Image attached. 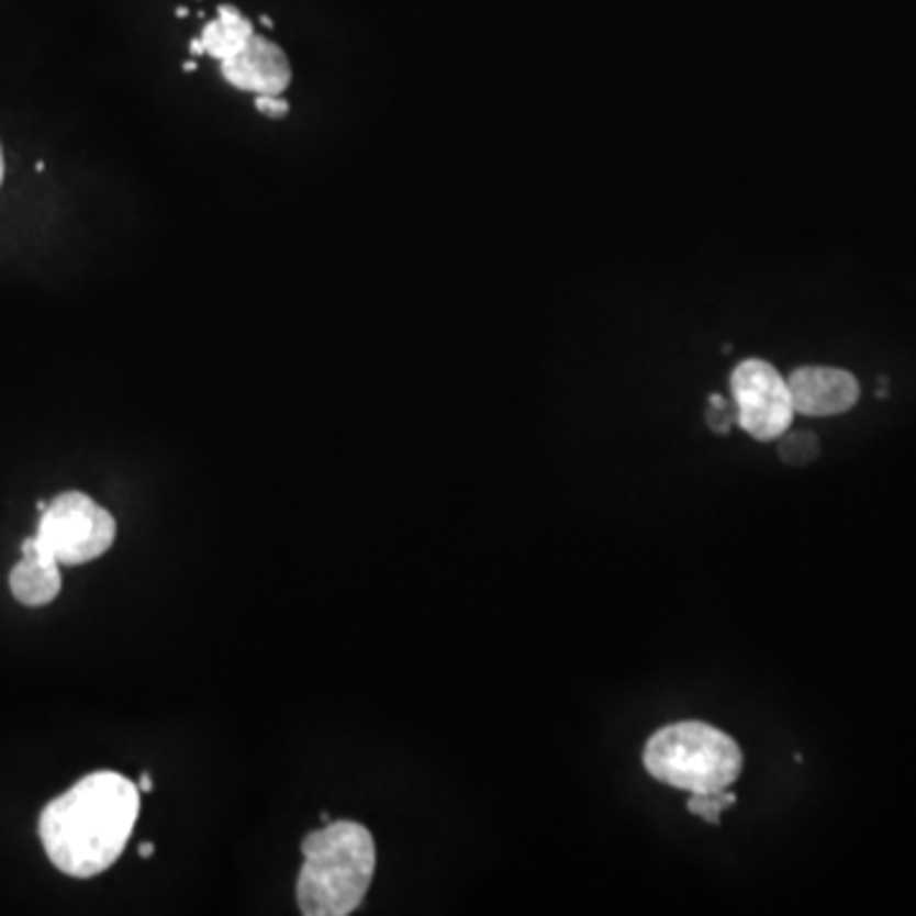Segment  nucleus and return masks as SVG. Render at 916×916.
I'll return each instance as SVG.
<instances>
[{"label": "nucleus", "mask_w": 916, "mask_h": 916, "mask_svg": "<svg viewBox=\"0 0 916 916\" xmlns=\"http://www.w3.org/2000/svg\"><path fill=\"white\" fill-rule=\"evenodd\" d=\"M138 813V784L118 771H94L44 807L38 835L54 868L92 879L123 856Z\"/></svg>", "instance_id": "obj_1"}, {"label": "nucleus", "mask_w": 916, "mask_h": 916, "mask_svg": "<svg viewBox=\"0 0 916 916\" xmlns=\"http://www.w3.org/2000/svg\"><path fill=\"white\" fill-rule=\"evenodd\" d=\"M295 898L305 916H347L365 902L375 875V838L365 825L339 819L309 833Z\"/></svg>", "instance_id": "obj_2"}, {"label": "nucleus", "mask_w": 916, "mask_h": 916, "mask_svg": "<svg viewBox=\"0 0 916 916\" xmlns=\"http://www.w3.org/2000/svg\"><path fill=\"white\" fill-rule=\"evenodd\" d=\"M645 769L657 782L690 794L723 792L744 769V753L723 730L701 720L672 723L645 746Z\"/></svg>", "instance_id": "obj_3"}, {"label": "nucleus", "mask_w": 916, "mask_h": 916, "mask_svg": "<svg viewBox=\"0 0 916 916\" xmlns=\"http://www.w3.org/2000/svg\"><path fill=\"white\" fill-rule=\"evenodd\" d=\"M118 525L112 514L82 492H64L42 512L34 537L21 548L36 550L59 566H82L112 548Z\"/></svg>", "instance_id": "obj_4"}, {"label": "nucleus", "mask_w": 916, "mask_h": 916, "mask_svg": "<svg viewBox=\"0 0 916 916\" xmlns=\"http://www.w3.org/2000/svg\"><path fill=\"white\" fill-rule=\"evenodd\" d=\"M738 425L757 440L782 438L790 431L794 405L790 384L769 361L746 359L730 375Z\"/></svg>", "instance_id": "obj_5"}, {"label": "nucleus", "mask_w": 916, "mask_h": 916, "mask_svg": "<svg viewBox=\"0 0 916 916\" xmlns=\"http://www.w3.org/2000/svg\"><path fill=\"white\" fill-rule=\"evenodd\" d=\"M794 413L802 415H840L861 398L856 377L835 367H800L786 377Z\"/></svg>", "instance_id": "obj_6"}, {"label": "nucleus", "mask_w": 916, "mask_h": 916, "mask_svg": "<svg viewBox=\"0 0 916 916\" xmlns=\"http://www.w3.org/2000/svg\"><path fill=\"white\" fill-rule=\"evenodd\" d=\"M222 75L232 87L255 94H283L291 85V62L270 38L253 34L235 56L220 62Z\"/></svg>", "instance_id": "obj_7"}, {"label": "nucleus", "mask_w": 916, "mask_h": 916, "mask_svg": "<svg viewBox=\"0 0 916 916\" xmlns=\"http://www.w3.org/2000/svg\"><path fill=\"white\" fill-rule=\"evenodd\" d=\"M11 593L23 606H46L59 596L62 570L59 562L42 552L21 548V560L11 570Z\"/></svg>", "instance_id": "obj_8"}, {"label": "nucleus", "mask_w": 916, "mask_h": 916, "mask_svg": "<svg viewBox=\"0 0 916 916\" xmlns=\"http://www.w3.org/2000/svg\"><path fill=\"white\" fill-rule=\"evenodd\" d=\"M253 34V21L239 13L235 5L224 3L216 11V19L206 23L202 36L191 42V54H209L216 62H224L243 49Z\"/></svg>", "instance_id": "obj_9"}, {"label": "nucleus", "mask_w": 916, "mask_h": 916, "mask_svg": "<svg viewBox=\"0 0 916 916\" xmlns=\"http://www.w3.org/2000/svg\"><path fill=\"white\" fill-rule=\"evenodd\" d=\"M730 805H736V794L730 792V790L705 792V794H690L688 813L703 817L705 823H711V825H718L723 809H728Z\"/></svg>", "instance_id": "obj_10"}, {"label": "nucleus", "mask_w": 916, "mask_h": 916, "mask_svg": "<svg viewBox=\"0 0 916 916\" xmlns=\"http://www.w3.org/2000/svg\"><path fill=\"white\" fill-rule=\"evenodd\" d=\"M817 451H819L817 438L807 431L786 433V436L782 438V444H779V454H782L786 463H794V466L813 461Z\"/></svg>", "instance_id": "obj_11"}, {"label": "nucleus", "mask_w": 916, "mask_h": 916, "mask_svg": "<svg viewBox=\"0 0 916 916\" xmlns=\"http://www.w3.org/2000/svg\"><path fill=\"white\" fill-rule=\"evenodd\" d=\"M730 423H734V413H730V405L726 398L720 395H711L708 400V425L715 433H728L730 431Z\"/></svg>", "instance_id": "obj_12"}, {"label": "nucleus", "mask_w": 916, "mask_h": 916, "mask_svg": "<svg viewBox=\"0 0 916 916\" xmlns=\"http://www.w3.org/2000/svg\"><path fill=\"white\" fill-rule=\"evenodd\" d=\"M257 110L268 118H286L288 102L280 94H257Z\"/></svg>", "instance_id": "obj_13"}, {"label": "nucleus", "mask_w": 916, "mask_h": 916, "mask_svg": "<svg viewBox=\"0 0 916 916\" xmlns=\"http://www.w3.org/2000/svg\"><path fill=\"white\" fill-rule=\"evenodd\" d=\"M138 790L143 792V794H148V792H153V777L148 774V771H143L141 774V782H138Z\"/></svg>", "instance_id": "obj_14"}, {"label": "nucleus", "mask_w": 916, "mask_h": 916, "mask_svg": "<svg viewBox=\"0 0 916 916\" xmlns=\"http://www.w3.org/2000/svg\"><path fill=\"white\" fill-rule=\"evenodd\" d=\"M138 853L141 858H150L153 853H156V848H153V842H143V846L138 848Z\"/></svg>", "instance_id": "obj_15"}, {"label": "nucleus", "mask_w": 916, "mask_h": 916, "mask_svg": "<svg viewBox=\"0 0 916 916\" xmlns=\"http://www.w3.org/2000/svg\"><path fill=\"white\" fill-rule=\"evenodd\" d=\"M3 176H5V158H3V146H0V187H3Z\"/></svg>", "instance_id": "obj_16"}]
</instances>
